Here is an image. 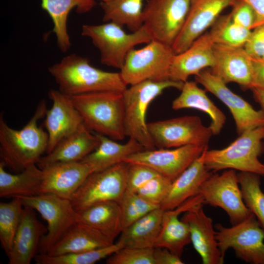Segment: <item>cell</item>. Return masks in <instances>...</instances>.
<instances>
[{
  "instance_id": "obj_6",
  "label": "cell",
  "mask_w": 264,
  "mask_h": 264,
  "mask_svg": "<svg viewBox=\"0 0 264 264\" xmlns=\"http://www.w3.org/2000/svg\"><path fill=\"white\" fill-rule=\"evenodd\" d=\"M81 34L89 38L99 50L103 65L120 69L132 49L152 41L143 25L134 32L127 33L122 26L111 22L97 25L84 24Z\"/></svg>"
},
{
  "instance_id": "obj_26",
  "label": "cell",
  "mask_w": 264,
  "mask_h": 264,
  "mask_svg": "<svg viewBox=\"0 0 264 264\" xmlns=\"http://www.w3.org/2000/svg\"><path fill=\"white\" fill-rule=\"evenodd\" d=\"M42 8L46 11L53 23L52 32L57 45L63 53L67 52L71 44L67 32V21L70 11L76 8L79 14L91 10L96 5L95 0H41Z\"/></svg>"
},
{
  "instance_id": "obj_46",
  "label": "cell",
  "mask_w": 264,
  "mask_h": 264,
  "mask_svg": "<svg viewBox=\"0 0 264 264\" xmlns=\"http://www.w3.org/2000/svg\"><path fill=\"white\" fill-rule=\"evenodd\" d=\"M243 0L252 7L255 13L256 22L254 28L264 23V0Z\"/></svg>"
},
{
  "instance_id": "obj_31",
  "label": "cell",
  "mask_w": 264,
  "mask_h": 264,
  "mask_svg": "<svg viewBox=\"0 0 264 264\" xmlns=\"http://www.w3.org/2000/svg\"><path fill=\"white\" fill-rule=\"evenodd\" d=\"M0 162V197H31L41 194L43 170L37 164L15 174L7 172Z\"/></svg>"
},
{
  "instance_id": "obj_39",
  "label": "cell",
  "mask_w": 264,
  "mask_h": 264,
  "mask_svg": "<svg viewBox=\"0 0 264 264\" xmlns=\"http://www.w3.org/2000/svg\"><path fill=\"white\" fill-rule=\"evenodd\" d=\"M154 247H124L109 257L107 264H155Z\"/></svg>"
},
{
  "instance_id": "obj_28",
  "label": "cell",
  "mask_w": 264,
  "mask_h": 264,
  "mask_svg": "<svg viewBox=\"0 0 264 264\" xmlns=\"http://www.w3.org/2000/svg\"><path fill=\"white\" fill-rule=\"evenodd\" d=\"M95 133L99 139V145L80 161L91 166L94 171L124 162L127 156L144 150L141 144L132 138L121 144L105 135Z\"/></svg>"
},
{
  "instance_id": "obj_3",
  "label": "cell",
  "mask_w": 264,
  "mask_h": 264,
  "mask_svg": "<svg viewBox=\"0 0 264 264\" xmlns=\"http://www.w3.org/2000/svg\"><path fill=\"white\" fill-rule=\"evenodd\" d=\"M123 92L99 91L69 97L90 131L117 141L126 136Z\"/></svg>"
},
{
  "instance_id": "obj_5",
  "label": "cell",
  "mask_w": 264,
  "mask_h": 264,
  "mask_svg": "<svg viewBox=\"0 0 264 264\" xmlns=\"http://www.w3.org/2000/svg\"><path fill=\"white\" fill-rule=\"evenodd\" d=\"M263 139L264 126L248 130L223 149H206L205 165L213 172L233 169L264 176V164L259 159L264 151Z\"/></svg>"
},
{
  "instance_id": "obj_44",
  "label": "cell",
  "mask_w": 264,
  "mask_h": 264,
  "mask_svg": "<svg viewBox=\"0 0 264 264\" xmlns=\"http://www.w3.org/2000/svg\"><path fill=\"white\" fill-rule=\"evenodd\" d=\"M155 264H182L181 257L165 248L154 247Z\"/></svg>"
},
{
  "instance_id": "obj_8",
  "label": "cell",
  "mask_w": 264,
  "mask_h": 264,
  "mask_svg": "<svg viewBox=\"0 0 264 264\" xmlns=\"http://www.w3.org/2000/svg\"><path fill=\"white\" fill-rule=\"evenodd\" d=\"M216 237L221 257L232 248L237 257L246 263L264 264V230L252 213L242 221L225 227L216 225Z\"/></svg>"
},
{
  "instance_id": "obj_10",
  "label": "cell",
  "mask_w": 264,
  "mask_h": 264,
  "mask_svg": "<svg viewBox=\"0 0 264 264\" xmlns=\"http://www.w3.org/2000/svg\"><path fill=\"white\" fill-rule=\"evenodd\" d=\"M18 197L24 206L38 211L47 222V231L41 239L38 254L46 253L71 225L80 220L69 199L51 194Z\"/></svg>"
},
{
  "instance_id": "obj_34",
  "label": "cell",
  "mask_w": 264,
  "mask_h": 264,
  "mask_svg": "<svg viewBox=\"0 0 264 264\" xmlns=\"http://www.w3.org/2000/svg\"><path fill=\"white\" fill-rule=\"evenodd\" d=\"M24 205L18 197L10 202L0 203V241L6 255L9 254L20 223Z\"/></svg>"
},
{
  "instance_id": "obj_38",
  "label": "cell",
  "mask_w": 264,
  "mask_h": 264,
  "mask_svg": "<svg viewBox=\"0 0 264 264\" xmlns=\"http://www.w3.org/2000/svg\"><path fill=\"white\" fill-rule=\"evenodd\" d=\"M118 203L121 211L123 230L150 212L160 207L134 192H125Z\"/></svg>"
},
{
  "instance_id": "obj_27",
  "label": "cell",
  "mask_w": 264,
  "mask_h": 264,
  "mask_svg": "<svg viewBox=\"0 0 264 264\" xmlns=\"http://www.w3.org/2000/svg\"><path fill=\"white\" fill-rule=\"evenodd\" d=\"M172 108L174 110L194 109L206 113L211 119L209 127L214 135L220 133L225 123V114L207 96L206 90L198 87L196 81L184 83L180 94L172 102Z\"/></svg>"
},
{
  "instance_id": "obj_35",
  "label": "cell",
  "mask_w": 264,
  "mask_h": 264,
  "mask_svg": "<svg viewBox=\"0 0 264 264\" xmlns=\"http://www.w3.org/2000/svg\"><path fill=\"white\" fill-rule=\"evenodd\" d=\"M211 27L214 44L232 47H244L252 32L234 23L230 13L220 16Z\"/></svg>"
},
{
  "instance_id": "obj_41",
  "label": "cell",
  "mask_w": 264,
  "mask_h": 264,
  "mask_svg": "<svg viewBox=\"0 0 264 264\" xmlns=\"http://www.w3.org/2000/svg\"><path fill=\"white\" fill-rule=\"evenodd\" d=\"M159 175L155 170L146 165L128 163L126 192L136 193L148 181Z\"/></svg>"
},
{
  "instance_id": "obj_19",
  "label": "cell",
  "mask_w": 264,
  "mask_h": 264,
  "mask_svg": "<svg viewBox=\"0 0 264 264\" xmlns=\"http://www.w3.org/2000/svg\"><path fill=\"white\" fill-rule=\"evenodd\" d=\"M41 194H51L70 200L94 169L81 162L54 164L42 169Z\"/></svg>"
},
{
  "instance_id": "obj_18",
  "label": "cell",
  "mask_w": 264,
  "mask_h": 264,
  "mask_svg": "<svg viewBox=\"0 0 264 264\" xmlns=\"http://www.w3.org/2000/svg\"><path fill=\"white\" fill-rule=\"evenodd\" d=\"M214 64L210 72L227 84L236 83L243 89L253 86V59L244 47H232L214 44Z\"/></svg>"
},
{
  "instance_id": "obj_2",
  "label": "cell",
  "mask_w": 264,
  "mask_h": 264,
  "mask_svg": "<svg viewBox=\"0 0 264 264\" xmlns=\"http://www.w3.org/2000/svg\"><path fill=\"white\" fill-rule=\"evenodd\" d=\"M58 90L71 96L105 91L124 92L127 88L120 73L95 67L86 57L71 54L48 68Z\"/></svg>"
},
{
  "instance_id": "obj_48",
  "label": "cell",
  "mask_w": 264,
  "mask_h": 264,
  "mask_svg": "<svg viewBox=\"0 0 264 264\" xmlns=\"http://www.w3.org/2000/svg\"><path fill=\"white\" fill-rule=\"evenodd\" d=\"M101 1V2H109V1H112L113 0H99Z\"/></svg>"
},
{
  "instance_id": "obj_7",
  "label": "cell",
  "mask_w": 264,
  "mask_h": 264,
  "mask_svg": "<svg viewBox=\"0 0 264 264\" xmlns=\"http://www.w3.org/2000/svg\"><path fill=\"white\" fill-rule=\"evenodd\" d=\"M175 53L171 46L152 40L142 48L132 49L126 56L120 74L128 86L146 81L169 79Z\"/></svg>"
},
{
  "instance_id": "obj_11",
  "label": "cell",
  "mask_w": 264,
  "mask_h": 264,
  "mask_svg": "<svg viewBox=\"0 0 264 264\" xmlns=\"http://www.w3.org/2000/svg\"><path fill=\"white\" fill-rule=\"evenodd\" d=\"M191 0H147L143 25L152 40L172 46L186 20Z\"/></svg>"
},
{
  "instance_id": "obj_22",
  "label": "cell",
  "mask_w": 264,
  "mask_h": 264,
  "mask_svg": "<svg viewBox=\"0 0 264 264\" xmlns=\"http://www.w3.org/2000/svg\"><path fill=\"white\" fill-rule=\"evenodd\" d=\"M45 227L37 219L35 210L24 206L20 223L8 255L9 264H30L38 254Z\"/></svg>"
},
{
  "instance_id": "obj_25",
  "label": "cell",
  "mask_w": 264,
  "mask_h": 264,
  "mask_svg": "<svg viewBox=\"0 0 264 264\" xmlns=\"http://www.w3.org/2000/svg\"><path fill=\"white\" fill-rule=\"evenodd\" d=\"M207 149L172 182L169 193L160 205L162 209H174L199 194L202 184L213 174L204 163V153Z\"/></svg>"
},
{
  "instance_id": "obj_23",
  "label": "cell",
  "mask_w": 264,
  "mask_h": 264,
  "mask_svg": "<svg viewBox=\"0 0 264 264\" xmlns=\"http://www.w3.org/2000/svg\"><path fill=\"white\" fill-rule=\"evenodd\" d=\"M99 140L84 124L62 140L49 153L42 156L37 165L41 169L56 163L80 162L95 150Z\"/></svg>"
},
{
  "instance_id": "obj_15",
  "label": "cell",
  "mask_w": 264,
  "mask_h": 264,
  "mask_svg": "<svg viewBox=\"0 0 264 264\" xmlns=\"http://www.w3.org/2000/svg\"><path fill=\"white\" fill-rule=\"evenodd\" d=\"M195 79L206 91L214 94L227 107L235 121L239 135L248 130L264 126V111L255 110L210 70L201 71L195 76Z\"/></svg>"
},
{
  "instance_id": "obj_14",
  "label": "cell",
  "mask_w": 264,
  "mask_h": 264,
  "mask_svg": "<svg viewBox=\"0 0 264 264\" xmlns=\"http://www.w3.org/2000/svg\"><path fill=\"white\" fill-rule=\"evenodd\" d=\"M207 148L188 145L173 149L144 150L127 156L124 162L146 165L173 181Z\"/></svg>"
},
{
  "instance_id": "obj_36",
  "label": "cell",
  "mask_w": 264,
  "mask_h": 264,
  "mask_svg": "<svg viewBox=\"0 0 264 264\" xmlns=\"http://www.w3.org/2000/svg\"><path fill=\"white\" fill-rule=\"evenodd\" d=\"M243 201L264 230V192L260 175L246 172L237 174Z\"/></svg>"
},
{
  "instance_id": "obj_16",
  "label": "cell",
  "mask_w": 264,
  "mask_h": 264,
  "mask_svg": "<svg viewBox=\"0 0 264 264\" xmlns=\"http://www.w3.org/2000/svg\"><path fill=\"white\" fill-rule=\"evenodd\" d=\"M237 0H191L183 26L172 47L175 53L187 49L206 32L227 7Z\"/></svg>"
},
{
  "instance_id": "obj_29",
  "label": "cell",
  "mask_w": 264,
  "mask_h": 264,
  "mask_svg": "<svg viewBox=\"0 0 264 264\" xmlns=\"http://www.w3.org/2000/svg\"><path fill=\"white\" fill-rule=\"evenodd\" d=\"M187 211V206L182 203L174 209L164 211L154 247L166 248L181 257L185 246L191 242L187 224L178 218L181 214Z\"/></svg>"
},
{
  "instance_id": "obj_37",
  "label": "cell",
  "mask_w": 264,
  "mask_h": 264,
  "mask_svg": "<svg viewBox=\"0 0 264 264\" xmlns=\"http://www.w3.org/2000/svg\"><path fill=\"white\" fill-rule=\"evenodd\" d=\"M118 242L100 249L57 256L37 254L34 258L38 264H93L110 256L122 248Z\"/></svg>"
},
{
  "instance_id": "obj_49",
  "label": "cell",
  "mask_w": 264,
  "mask_h": 264,
  "mask_svg": "<svg viewBox=\"0 0 264 264\" xmlns=\"http://www.w3.org/2000/svg\"><path fill=\"white\" fill-rule=\"evenodd\" d=\"M262 59H263V60H264V55L262 57Z\"/></svg>"
},
{
  "instance_id": "obj_20",
  "label": "cell",
  "mask_w": 264,
  "mask_h": 264,
  "mask_svg": "<svg viewBox=\"0 0 264 264\" xmlns=\"http://www.w3.org/2000/svg\"><path fill=\"white\" fill-rule=\"evenodd\" d=\"M214 43L209 32L197 39L184 51L175 55L171 65L169 79L184 83L191 75H197L214 64Z\"/></svg>"
},
{
  "instance_id": "obj_43",
  "label": "cell",
  "mask_w": 264,
  "mask_h": 264,
  "mask_svg": "<svg viewBox=\"0 0 264 264\" xmlns=\"http://www.w3.org/2000/svg\"><path fill=\"white\" fill-rule=\"evenodd\" d=\"M244 48L252 59L262 58L264 55V23L253 29Z\"/></svg>"
},
{
  "instance_id": "obj_4",
  "label": "cell",
  "mask_w": 264,
  "mask_h": 264,
  "mask_svg": "<svg viewBox=\"0 0 264 264\" xmlns=\"http://www.w3.org/2000/svg\"><path fill=\"white\" fill-rule=\"evenodd\" d=\"M183 84L170 79L162 81L146 80L127 88L123 92L126 136L138 142L145 150L155 149L146 122L148 106L166 89L173 88L181 90Z\"/></svg>"
},
{
  "instance_id": "obj_40",
  "label": "cell",
  "mask_w": 264,
  "mask_h": 264,
  "mask_svg": "<svg viewBox=\"0 0 264 264\" xmlns=\"http://www.w3.org/2000/svg\"><path fill=\"white\" fill-rule=\"evenodd\" d=\"M172 182L159 175L148 181L136 193L149 202L160 207L169 193Z\"/></svg>"
},
{
  "instance_id": "obj_33",
  "label": "cell",
  "mask_w": 264,
  "mask_h": 264,
  "mask_svg": "<svg viewBox=\"0 0 264 264\" xmlns=\"http://www.w3.org/2000/svg\"><path fill=\"white\" fill-rule=\"evenodd\" d=\"M144 0H113L100 2L103 11V21L126 25L132 32L143 25V3Z\"/></svg>"
},
{
  "instance_id": "obj_42",
  "label": "cell",
  "mask_w": 264,
  "mask_h": 264,
  "mask_svg": "<svg viewBox=\"0 0 264 264\" xmlns=\"http://www.w3.org/2000/svg\"><path fill=\"white\" fill-rule=\"evenodd\" d=\"M232 7L230 14L232 21L244 28L253 29L256 15L252 7L243 0H237Z\"/></svg>"
},
{
  "instance_id": "obj_45",
  "label": "cell",
  "mask_w": 264,
  "mask_h": 264,
  "mask_svg": "<svg viewBox=\"0 0 264 264\" xmlns=\"http://www.w3.org/2000/svg\"><path fill=\"white\" fill-rule=\"evenodd\" d=\"M254 80L253 88L264 90V60L253 59Z\"/></svg>"
},
{
  "instance_id": "obj_24",
  "label": "cell",
  "mask_w": 264,
  "mask_h": 264,
  "mask_svg": "<svg viewBox=\"0 0 264 264\" xmlns=\"http://www.w3.org/2000/svg\"><path fill=\"white\" fill-rule=\"evenodd\" d=\"M114 243L96 229L82 221L71 225L45 254L57 256L100 249Z\"/></svg>"
},
{
  "instance_id": "obj_13",
  "label": "cell",
  "mask_w": 264,
  "mask_h": 264,
  "mask_svg": "<svg viewBox=\"0 0 264 264\" xmlns=\"http://www.w3.org/2000/svg\"><path fill=\"white\" fill-rule=\"evenodd\" d=\"M199 194L202 197L204 203L223 209L232 225L242 221L252 214L243 201L234 170L212 174L202 184Z\"/></svg>"
},
{
  "instance_id": "obj_12",
  "label": "cell",
  "mask_w": 264,
  "mask_h": 264,
  "mask_svg": "<svg viewBox=\"0 0 264 264\" xmlns=\"http://www.w3.org/2000/svg\"><path fill=\"white\" fill-rule=\"evenodd\" d=\"M155 147L177 148L188 145L208 146L212 132L198 116H184L147 123Z\"/></svg>"
},
{
  "instance_id": "obj_1",
  "label": "cell",
  "mask_w": 264,
  "mask_h": 264,
  "mask_svg": "<svg viewBox=\"0 0 264 264\" xmlns=\"http://www.w3.org/2000/svg\"><path fill=\"white\" fill-rule=\"evenodd\" d=\"M47 110L45 101L41 100L31 118L21 130L9 126L3 113H0V157L5 167L15 172H21L37 164L46 153L48 133L38 125V122L45 116Z\"/></svg>"
},
{
  "instance_id": "obj_30",
  "label": "cell",
  "mask_w": 264,
  "mask_h": 264,
  "mask_svg": "<svg viewBox=\"0 0 264 264\" xmlns=\"http://www.w3.org/2000/svg\"><path fill=\"white\" fill-rule=\"evenodd\" d=\"M164 211L158 207L146 214L123 230L117 242L123 247H154Z\"/></svg>"
},
{
  "instance_id": "obj_32",
  "label": "cell",
  "mask_w": 264,
  "mask_h": 264,
  "mask_svg": "<svg viewBox=\"0 0 264 264\" xmlns=\"http://www.w3.org/2000/svg\"><path fill=\"white\" fill-rule=\"evenodd\" d=\"M78 213L80 221L96 229L113 242L123 231L120 208L116 201L97 203Z\"/></svg>"
},
{
  "instance_id": "obj_17",
  "label": "cell",
  "mask_w": 264,
  "mask_h": 264,
  "mask_svg": "<svg viewBox=\"0 0 264 264\" xmlns=\"http://www.w3.org/2000/svg\"><path fill=\"white\" fill-rule=\"evenodd\" d=\"M48 95L52 105L49 110H47L44 121L48 135L46 154L51 152L62 140L84 124L80 113L68 96L53 89L49 90Z\"/></svg>"
},
{
  "instance_id": "obj_47",
  "label": "cell",
  "mask_w": 264,
  "mask_h": 264,
  "mask_svg": "<svg viewBox=\"0 0 264 264\" xmlns=\"http://www.w3.org/2000/svg\"><path fill=\"white\" fill-rule=\"evenodd\" d=\"M251 90L254 98L264 111V90L257 88H253Z\"/></svg>"
},
{
  "instance_id": "obj_9",
  "label": "cell",
  "mask_w": 264,
  "mask_h": 264,
  "mask_svg": "<svg viewBox=\"0 0 264 264\" xmlns=\"http://www.w3.org/2000/svg\"><path fill=\"white\" fill-rule=\"evenodd\" d=\"M128 163L122 162L106 169L92 172L74 193L70 201L76 211L97 203H118L126 190Z\"/></svg>"
},
{
  "instance_id": "obj_21",
  "label": "cell",
  "mask_w": 264,
  "mask_h": 264,
  "mask_svg": "<svg viewBox=\"0 0 264 264\" xmlns=\"http://www.w3.org/2000/svg\"><path fill=\"white\" fill-rule=\"evenodd\" d=\"M181 220L189 229L191 241L203 264H221L222 259L216 240L212 220L203 209V204L184 213Z\"/></svg>"
}]
</instances>
